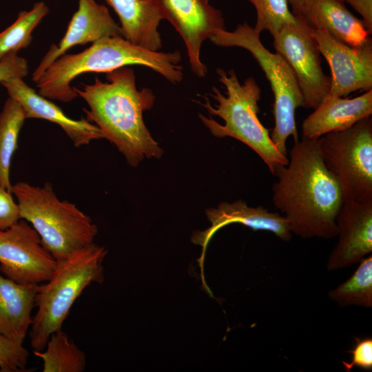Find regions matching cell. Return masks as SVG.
I'll return each mask as SVG.
<instances>
[{
  "instance_id": "1",
  "label": "cell",
  "mask_w": 372,
  "mask_h": 372,
  "mask_svg": "<svg viewBox=\"0 0 372 372\" xmlns=\"http://www.w3.org/2000/svg\"><path fill=\"white\" fill-rule=\"evenodd\" d=\"M321 137L294 142L289 163L280 167L273 185L274 207L287 218L291 233L303 238L337 236L336 217L344 201L340 186L320 152Z\"/></svg>"
},
{
  "instance_id": "2",
  "label": "cell",
  "mask_w": 372,
  "mask_h": 372,
  "mask_svg": "<svg viewBox=\"0 0 372 372\" xmlns=\"http://www.w3.org/2000/svg\"><path fill=\"white\" fill-rule=\"evenodd\" d=\"M107 82L95 77L93 84L73 87L87 104L86 119L112 143L127 163L136 167L145 158H160L163 150L147 128L143 114L152 108L155 96L149 88L138 90L132 69L122 67L106 73Z\"/></svg>"
},
{
  "instance_id": "3",
  "label": "cell",
  "mask_w": 372,
  "mask_h": 372,
  "mask_svg": "<svg viewBox=\"0 0 372 372\" xmlns=\"http://www.w3.org/2000/svg\"><path fill=\"white\" fill-rule=\"evenodd\" d=\"M181 54L150 50L123 37L102 38L77 54H63L54 61L35 83L38 93L50 100L69 103L78 95L71 82L85 72H105L137 65L156 72L173 84L183 79Z\"/></svg>"
},
{
  "instance_id": "4",
  "label": "cell",
  "mask_w": 372,
  "mask_h": 372,
  "mask_svg": "<svg viewBox=\"0 0 372 372\" xmlns=\"http://www.w3.org/2000/svg\"><path fill=\"white\" fill-rule=\"evenodd\" d=\"M216 72L219 82L225 88V94L213 87L209 95L216 103L212 105L208 98L204 96V103H199L210 115L222 118L224 123L199 114L200 121L215 137H231L250 147L275 175L280 167L288 164L289 158L277 149L271 140L269 130L258 118L260 86L253 77L240 83L233 69L226 72L218 68Z\"/></svg>"
},
{
  "instance_id": "5",
  "label": "cell",
  "mask_w": 372,
  "mask_h": 372,
  "mask_svg": "<svg viewBox=\"0 0 372 372\" xmlns=\"http://www.w3.org/2000/svg\"><path fill=\"white\" fill-rule=\"evenodd\" d=\"M12 193L21 219L32 225L57 262L94 244L96 225L75 204L61 200L49 183L35 186L19 182L12 186Z\"/></svg>"
},
{
  "instance_id": "6",
  "label": "cell",
  "mask_w": 372,
  "mask_h": 372,
  "mask_svg": "<svg viewBox=\"0 0 372 372\" xmlns=\"http://www.w3.org/2000/svg\"><path fill=\"white\" fill-rule=\"evenodd\" d=\"M107 254L104 247L94 243L57 262L52 277L38 285L37 310L28 333L33 351L43 350L50 335L62 329L72 306L87 286L103 282Z\"/></svg>"
},
{
  "instance_id": "7",
  "label": "cell",
  "mask_w": 372,
  "mask_h": 372,
  "mask_svg": "<svg viewBox=\"0 0 372 372\" xmlns=\"http://www.w3.org/2000/svg\"><path fill=\"white\" fill-rule=\"evenodd\" d=\"M220 47H238L249 51L264 72L271 87L274 102V127L270 138L277 149L287 156V141L292 136L298 141L295 111L305 104L296 76L288 63L278 53H272L262 43L260 34L247 23L238 24L231 32L220 30L209 39Z\"/></svg>"
},
{
  "instance_id": "8",
  "label": "cell",
  "mask_w": 372,
  "mask_h": 372,
  "mask_svg": "<svg viewBox=\"0 0 372 372\" xmlns=\"http://www.w3.org/2000/svg\"><path fill=\"white\" fill-rule=\"evenodd\" d=\"M320 152L328 170L338 182L344 200H372V118L321 137Z\"/></svg>"
},
{
  "instance_id": "9",
  "label": "cell",
  "mask_w": 372,
  "mask_h": 372,
  "mask_svg": "<svg viewBox=\"0 0 372 372\" xmlns=\"http://www.w3.org/2000/svg\"><path fill=\"white\" fill-rule=\"evenodd\" d=\"M298 18L296 23L286 25L273 37V45L291 68L305 108L316 109L329 94L331 79L323 72L321 54L311 29Z\"/></svg>"
},
{
  "instance_id": "10",
  "label": "cell",
  "mask_w": 372,
  "mask_h": 372,
  "mask_svg": "<svg viewBox=\"0 0 372 372\" xmlns=\"http://www.w3.org/2000/svg\"><path fill=\"white\" fill-rule=\"evenodd\" d=\"M56 265L26 220L0 229V271L6 278L21 285H39L52 277Z\"/></svg>"
},
{
  "instance_id": "11",
  "label": "cell",
  "mask_w": 372,
  "mask_h": 372,
  "mask_svg": "<svg viewBox=\"0 0 372 372\" xmlns=\"http://www.w3.org/2000/svg\"><path fill=\"white\" fill-rule=\"evenodd\" d=\"M163 19L167 20L183 39L192 72L204 77L207 68L200 59L203 42L226 30L222 12L209 0H153Z\"/></svg>"
},
{
  "instance_id": "12",
  "label": "cell",
  "mask_w": 372,
  "mask_h": 372,
  "mask_svg": "<svg viewBox=\"0 0 372 372\" xmlns=\"http://www.w3.org/2000/svg\"><path fill=\"white\" fill-rule=\"evenodd\" d=\"M311 31L330 67L329 94L345 97L356 91L372 90L371 37L360 45L351 46L327 32Z\"/></svg>"
},
{
  "instance_id": "13",
  "label": "cell",
  "mask_w": 372,
  "mask_h": 372,
  "mask_svg": "<svg viewBox=\"0 0 372 372\" xmlns=\"http://www.w3.org/2000/svg\"><path fill=\"white\" fill-rule=\"evenodd\" d=\"M338 240L327 260L328 271L359 262L372 251V200H344L336 217Z\"/></svg>"
},
{
  "instance_id": "14",
  "label": "cell",
  "mask_w": 372,
  "mask_h": 372,
  "mask_svg": "<svg viewBox=\"0 0 372 372\" xmlns=\"http://www.w3.org/2000/svg\"><path fill=\"white\" fill-rule=\"evenodd\" d=\"M123 37L121 27L108 9L94 0H79L67 31L59 44H52L32 74L36 83L43 72L66 51L76 45L94 43L102 38Z\"/></svg>"
},
{
  "instance_id": "15",
  "label": "cell",
  "mask_w": 372,
  "mask_h": 372,
  "mask_svg": "<svg viewBox=\"0 0 372 372\" xmlns=\"http://www.w3.org/2000/svg\"><path fill=\"white\" fill-rule=\"evenodd\" d=\"M205 214L211 226L204 231H195L191 238L193 243L203 248L198 260L201 271L206 248L211 238L218 230L231 223H240L254 230L271 231L285 241L291 238L289 223L283 215L269 211L262 206L250 207L242 200L222 202L215 208L207 209Z\"/></svg>"
},
{
  "instance_id": "16",
  "label": "cell",
  "mask_w": 372,
  "mask_h": 372,
  "mask_svg": "<svg viewBox=\"0 0 372 372\" xmlns=\"http://www.w3.org/2000/svg\"><path fill=\"white\" fill-rule=\"evenodd\" d=\"M10 97L22 107L27 118H41L59 125L76 147L103 138L99 128L87 119L73 120L48 99L37 93L23 79H14L0 83Z\"/></svg>"
},
{
  "instance_id": "17",
  "label": "cell",
  "mask_w": 372,
  "mask_h": 372,
  "mask_svg": "<svg viewBox=\"0 0 372 372\" xmlns=\"http://www.w3.org/2000/svg\"><path fill=\"white\" fill-rule=\"evenodd\" d=\"M372 114V90L353 98L327 94L302 123L303 138L316 139L351 127Z\"/></svg>"
},
{
  "instance_id": "18",
  "label": "cell",
  "mask_w": 372,
  "mask_h": 372,
  "mask_svg": "<svg viewBox=\"0 0 372 372\" xmlns=\"http://www.w3.org/2000/svg\"><path fill=\"white\" fill-rule=\"evenodd\" d=\"M296 17L312 30L327 32L351 46L370 38L362 20L349 11L344 0H307Z\"/></svg>"
},
{
  "instance_id": "19",
  "label": "cell",
  "mask_w": 372,
  "mask_h": 372,
  "mask_svg": "<svg viewBox=\"0 0 372 372\" xmlns=\"http://www.w3.org/2000/svg\"><path fill=\"white\" fill-rule=\"evenodd\" d=\"M105 1L118 15L125 39L153 51L162 48L158 28L163 17L153 0Z\"/></svg>"
},
{
  "instance_id": "20",
  "label": "cell",
  "mask_w": 372,
  "mask_h": 372,
  "mask_svg": "<svg viewBox=\"0 0 372 372\" xmlns=\"http://www.w3.org/2000/svg\"><path fill=\"white\" fill-rule=\"evenodd\" d=\"M37 287L0 274V335L23 344L32 324Z\"/></svg>"
},
{
  "instance_id": "21",
  "label": "cell",
  "mask_w": 372,
  "mask_h": 372,
  "mask_svg": "<svg viewBox=\"0 0 372 372\" xmlns=\"http://www.w3.org/2000/svg\"><path fill=\"white\" fill-rule=\"evenodd\" d=\"M43 362V372H83L87 365L85 353L62 329L54 332L42 351H33Z\"/></svg>"
},
{
  "instance_id": "22",
  "label": "cell",
  "mask_w": 372,
  "mask_h": 372,
  "mask_svg": "<svg viewBox=\"0 0 372 372\" xmlns=\"http://www.w3.org/2000/svg\"><path fill=\"white\" fill-rule=\"evenodd\" d=\"M25 119L21 105L9 96L0 113V186L11 192V161L17 148L19 134Z\"/></svg>"
},
{
  "instance_id": "23",
  "label": "cell",
  "mask_w": 372,
  "mask_h": 372,
  "mask_svg": "<svg viewBox=\"0 0 372 372\" xmlns=\"http://www.w3.org/2000/svg\"><path fill=\"white\" fill-rule=\"evenodd\" d=\"M353 274L329 292V298L340 307H372V256L362 258Z\"/></svg>"
},
{
  "instance_id": "24",
  "label": "cell",
  "mask_w": 372,
  "mask_h": 372,
  "mask_svg": "<svg viewBox=\"0 0 372 372\" xmlns=\"http://www.w3.org/2000/svg\"><path fill=\"white\" fill-rule=\"evenodd\" d=\"M49 9L42 1L34 4L29 11H21L16 21L0 32V61L10 52H17L26 48L32 41V33Z\"/></svg>"
},
{
  "instance_id": "25",
  "label": "cell",
  "mask_w": 372,
  "mask_h": 372,
  "mask_svg": "<svg viewBox=\"0 0 372 372\" xmlns=\"http://www.w3.org/2000/svg\"><path fill=\"white\" fill-rule=\"evenodd\" d=\"M256 11L254 29L260 34L267 30L273 37L284 26L296 23L298 18L289 9L288 0H247Z\"/></svg>"
},
{
  "instance_id": "26",
  "label": "cell",
  "mask_w": 372,
  "mask_h": 372,
  "mask_svg": "<svg viewBox=\"0 0 372 372\" xmlns=\"http://www.w3.org/2000/svg\"><path fill=\"white\" fill-rule=\"evenodd\" d=\"M29 356L28 350L0 335V371H25Z\"/></svg>"
},
{
  "instance_id": "27",
  "label": "cell",
  "mask_w": 372,
  "mask_h": 372,
  "mask_svg": "<svg viewBox=\"0 0 372 372\" xmlns=\"http://www.w3.org/2000/svg\"><path fill=\"white\" fill-rule=\"evenodd\" d=\"M355 344L353 349L349 351L352 355L350 362L342 361L347 372L351 371L353 367L358 366L363 370L372 369V338H355Z\"/></svg>"
},
{
  "instance_id": "28",
  "label": "cell",
  "mask_w": 372,
  "mask_h": 372,
  "mask_svg": "<svg viewBox=\"0 0 372 372\" xmlns=\"http://www.w3.org/2000/svg\"><path fill=\"white\" fill-rule=\"evenodd\" d=\"M28 74L25 59L17 52H10L0 61V83L14 79H23Z\"/></svg>"
},
{
  "instance_id": "29",
  "label": "cell",
  "mask_w": 372,
  "mask_h": 372,
  "mask_svg": "<svg viewBox=\"0 0 372 372\" xmlns=\"http://www.w3.org/2000/svg\"><path fill=\"white\" fill-rule=\"evenodd\" d=\"M20 219L19 207L12 192L0 186V229L11 227Z\"/></svg>"
},
{
  "instance_id": "30",
  "label": "cell",
  "mask_w": 372,
  "mask_h": 372,
  "mask_svg": "<svg viewBox=\"0 0 372 372\" xmlns=\"http://www.w3.org/2000/svg\"><path fill=\"white\" fill-rule=\"evenodd\" d=\"M362 17V21L371 35L372 33V0H344Z\"/></svg>"
},
{
  "instance_id": "31",
  "label": "cell",
  "mask_w": 372,
  "mask_h": 372,
  "mask_svg": "<svg viewBox=\"0 0 372 372\" xmlns=\"http://www.w3.org/2000/svg\"><path fill=\"white\" fill-rule=\"evenodd\" d=\"M292 7V12L295 16H297L302 10L307 0H288Z\"/></svg>"
}]
</instances>
